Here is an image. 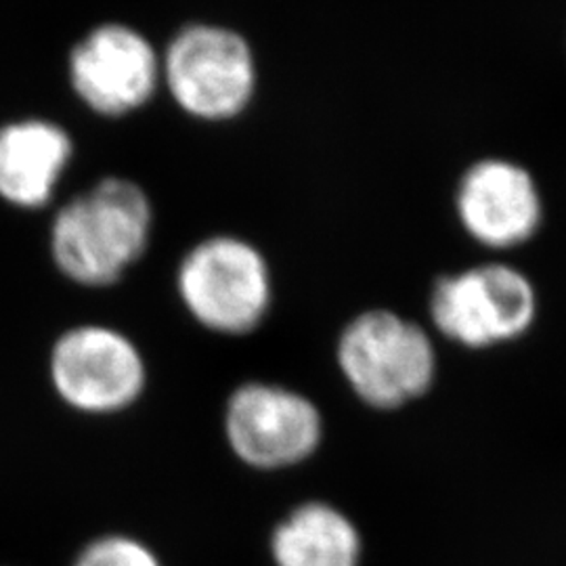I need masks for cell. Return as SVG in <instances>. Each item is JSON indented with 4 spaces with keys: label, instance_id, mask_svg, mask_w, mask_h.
Instances as JSON below:
<instances>
[{
    "label": "cell",
    "instance_id": "1",
    "mask_svg": "<svg viewBox=\"0 0 566 566\" xmlns=\"http://www.w3.org/2000/svg\"><path fill=\"white\" fill-rule=\"evenodd\" d=\"M151 203L137 182L109 177L65 203L51 231L53 259L82 285L118 282L151 235Z\"/></svg>",
    "mask_w": 566,
    "mask_h": 566
},
{
    "label": "cell",
    "instance_id": "2",
    "mask_svg": "<svg viewBox=\"0 0 566 566\" xmlns=\"http://www.w3.org/2000/svg\"><path fill=\"white\" fill-rule=\"evenodd\" d=\"M163 81L172 99L193 118L229 120L240 116L256 91V61L242 34L191 23L168 42Z\"/></svg>",
    "mask_w": 566,
    "mask_h": 566
},
{
    "label": "cell",
    "instance_id": "3",
    "mask_svg": "<svg viewBox=\"0 0 566 566\" xmlns=\"http://www.w3.org/2000/svg\"><path fill=\"white\" fill-rule=\"evenodd\" d=\"M177 285L187 311L221 334L254 329L271 304V273L263 254L231 235L198 243L182 259Z\"/></svg>",
    "mask_w": 566,
    "mask_h": 566
},
{
    "label": "cell",
    "instance_id": "4",
    "mask_svg": "<svg viewBox=\"0 0 566 566\" xmlns=\"http://www.w3.org/2000/svg\"><path fill=\"white\" fill-rule=\"evenodd\" d=\"M338 364L365 403L390 409L424 395L434 350L420 325L390 311H367L344 329Z\"/></svg>",
    "mask_w": 566,
    "mask_h": 566
},
{
    "label": "cell",
    "instance_id": "5",
    "mask_svg": "<svg viewBox=\"0 0 566 566\" xmlns=\"http://www.w3.org/2000/svg\"><path fill=\"white\" fill-rule=\"evenodd\" d=\"M70 78L86 107L118 118L154 97L163 82V60L139 30L103 23L74 46Z\"/></svg>",
    "mask_w": 566,
    "mask_h": 566
},
{
    "label": "cell",
    "instance_id": "6",
    "mask_svg": "<svg viewBox=\"0 0 566 566\" xmlns=\"http://www.w3.org/2000/svg\"><path fill=\"white\" fill-rule=\"evenodd\" d=\"M430 313L451 340L476 348L523 334L535 296L518 271L489 264L443 277L432 292Z\"/></svg>",
    "mask_w": 566,
    "mask_h": 566
},
{
    "label": "cell",
    "instance_id": "7",
    "mask_svg": "<svg viewBox=\"0 0 566 566\" xmlns=\"http://www.w3.org/2000/svg\"><path fill=\"white\" fill-rule=\"evenodd\" d=\"M51 376L65 403L88 413H109L137 401L145 365L137 346L120 332L81 325L55 344Z\"/></svg>",
    "mask_w": 566,
    "mask_h": 566
},
{
    "label": "cell",
    "instance_id": "8",
    "mask_svg": "<svg viewBox=\"0 0 566 566\" xmlns=\"http://www.w3.org/2000/svg\"><path fill=\"white\" fill-rule=\"evenodd\" d=\"M227 437L245 464H298L322 441V416L298 392L271 385L242 386L227 407Z\"/></svg>",
    "mask_w": 566,
    "mask_h": 566
},
{
    "label": "cell",
    "instance_id": "9",
    "mask_svg": "<svg viewBox=\"0 0 566 566\" xmlns=\"http://www.w3.org/2000/svg\"><path fill=\"white\" fill-rule=\"evenodd\" d=\"M458 214L474 240L491 248H510L537 231L542 200L521 166L485 160L472 166L460 182Z\"/></svg>",
    "mask_w": 566,
    "mask_h": 566
},
{
    "label": "cell",
    "instance_id": "10",
    "mask_svg": "<svg viewBox=\"0 0 566 566\" xmlns=\"http://www.w3.org/2000/svg\"><path fill=\"white\" fill-rule=\"evenodd\" d=\"M72 139L57 124L23 120L0 128V196L21 208L51 200L72 160Z\"/></svg>",
    "mask_w": 566,
    "mask_h": 566
},
{
    "label": "cell",
    "instance_id": "11",
    "mask_svg": "<svg viewBox=\"0 0 566 566\" xmlns=\"http://www.w3.org/2000/svg\"><path fill=\"white\" fill-rule=\"evenodd\" d=\"M271 549L277 566H359L361 539L336 507L306 504L275 528Z\"/></svg>",
    "mask_w": 566,
    "mask_h": 566
},
{
    "label": "cell",
    "instance_id": "12",
    "mask_svg": "<svg viewBox=\"0 0 566 566\" xmlns=\"http://www.w3.org/2000/svg\"><path fill=\"white\" fill-rule=\"evenodd\" d=\"M74 566H160V560L142 542L103 537L86 547Z\"/></svg>",
    "mask_w": 566,
    "mask_h": 566
}]
</instances>
